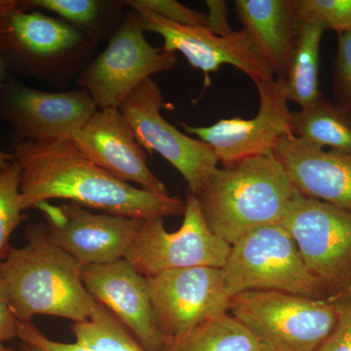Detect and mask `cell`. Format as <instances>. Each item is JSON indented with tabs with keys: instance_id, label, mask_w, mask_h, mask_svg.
Segmentation results:
<instances>
[{
	"instance_id": "cell-1",
	"label": "cell",
	"mask_w": 351,
	"mask_h": 351,
	"mask_svg": "<svg viewBox=\"0 0 351 351\" xmlns=\"http://www.w3.org/2000/svg\"><path fill=\"white\" fill-rule=\"evenodd\" d=\"M21 167L23 210L52 199L134 219L184 215L180 197L158 195L121 181L99 167L71 140L13 145Z\"/></svg>"
},
{
	"instance_id": "cell-2",
	"label": "cell",
	"mask_w": 351,
	"mask_h": 351,
	"mask_svg": "<svg viewBox=\"0 0 351 351\" xmlns=\"http://www.w3.org/2000/svg\"><path fill=\"white\" fill-rule=\"evenodd\" d=\"M27 242L10 248L0 262L14 314L21 322L36 315L66 318L75 322L89 319L95 306L82 281V263L50 239L46 226H29Z\"/></svg>"
},
{
	"instance_id": "cell-3",
	"label": "cell",
	"mask_w": 351,
	"mask_h": 351,
	"mask_svg": "<svg viewBox=\"0 0 351 351\" xmlns=\"http://www.w3.org/2000/svg\"><path fill=\"white\" fill-rule=\"evenodd\" d=\"M298 193L276 157L262 156L217 168L195 196L210 230L232 246L254 230L280 223Z\"/></svg>"
},
{
	"instance_id": "cell-4",
	"label": "cell",
	"mask_w": 351,
	"mask_h": 351,
	"mask_svg": "<svg viewBox=\"0 0 351 351\" xmlns=\"http://www.w3.org/2000/svg\"><path fill=\"white\" fill-rule=\"evenodd\" d=\"M94 39L64 21L0 0V58L16 75L63 80L83 63Z\"/></svg>"
},
{
	"instance_id": "cell-5",
	"label": "cell",
	"mask_w": 351,
	"mask_h": 351,
	"mask_svg": "<svg viewBox=\"0 0 351 351\" xmlns=\"http://www.w3.org/2000/svg\"><path fill=\"white\" fill-rule=\"evenodd\" d=\"M230 313L257 338L263 351H316L337 322L329 300L281 291L233 295Z\"/></svg>"
},
{
	"instance_id": "cell-6",
	"label": "cell",
	"mask_w": 351,
	"mask_h": 351,
	"mask_svg": "<svg viewBox=\"0 0 351 351\" xmlns=\"http://www.w3.org/2000/svg\"><path fill=\"white\" fill-rule=\"evenodd\" d=\"M221 269L232 298L249 291H281L328 299L281 223L263 226L233 244Z\"/></svg>"
},
{
	"instance_id": "cell-7",
	"label": "cell",
	"mask_w": 351,
	"mask_h": 351,
	"mask_svg": "<svg viewBox=\"0 0 351 351\" xmlns=\"http://www.w3.org/2000/svg\"><path fill=\"white\" fill-rule=\"evenodd\" d=\"M144 34L137 12L131 9L107 47L80 71L77 84L99 110H119L143 82L177 66L175 54L154 47Z\"/></svg>"
},
{
	"instance_id": "cell-8",
	"label": "cell",
	"mask_w": 351,
	"mask_h": 351,
	"mask_svg": "<svg viewBox=\"0 0 351 351\" xmlns=\"http://www.w3.org/2000/svg\"><path fill=\"white\" fill-rule=\"evenodd\" d=\"M281 225L328 298L351 287V213L298 193Z\"/></svg>"
},
{
	"instance_id": "cell-9",
	"label": "cell",
	"mask_w": 351,
	"mask_h": 351,
	"mask_svg": "<svg viewBox=\"0 0 351 351\" xmlns=\"http://www.w3.org/2000/svg\"><path fill=\"white\" fill-rule=\"evenodd\" d=\"M230 249V244L210 230L197 198L189 193L181 228L170 232L162 218L144 219L124 258L149 278L188 267L223 269Z\"/></svg>"
},
{
	"instance_id": "cell-10",
	"label": "cell",
	"mask_w": 351,
	"mask_h": 351,
	"mask_svg": "<svg viewBox=\"0 0 351 351\" xmlns=\"http://www.w3.org/2000/svg\"><path fill=\"white\" fill-rule=\"evenodd\" d=\"M138 14L144 32H156L163 38L165 52H180L193 68L205 75L216 73L223 64H230L243 71L255 84L274 80L271 66L258 41L242 27L226 36H218L207 27L176 24L164 19L138 0L122 1Z\"/></svg>"
},
{
	"instance_id": "cell-11",
	"label": "cell",
	"mask_w": 351,
	"mask_h": 351,
	"mask_svg": "<svg viewBox=\"0 0 351 351\" xmlns=\"http://www.w3.org/2000/svg\"><path fill=\"white\" fill-rule=\"evenodd\" d=\"M165 105L160 88L149 78L119 110L145 151L160 154L181 173L189 193L196 195L218 168V158L209 145L182 133L164 119L160 110Z\"/></svg>"
},
{
	"instance_id": "cell-12",
	"label": "cell",
	"mask_w": 351,
	"mask_h": 351,
	"mask_svg": "<svg viewBox=\"0 0 351 351\" xmlns=\"http://www.w3.org/2000/svg\"><path fill=\"white\" fill-rule=\"evenodd\" d=\"M256 86L260 108L254 119H221L207 127L182 124L189 135L211 147L223 166L254 157L274 156L280 141L293 135L294 112L289 108L285 78L274 77Z\"/></svg>"
},
{
	"instance_id": "cell-13",
	"label": "cell",
	"mask_w": 351,
	"mask_h": 351,
	"mask_svg": "<svg viewBox=\"0 0 351 351\" xmlns=\"http://www.w3.org/2000/svg\"><path fill=\"white\" fill-rule=\"evenodd\" d=\"M159 330L166 343L205 321L230 313L223 269L197 267L167 270L147 278Z\"/></svg>"
},
{
	"instance_id": "cell-14",
	"label": "cell",
	"mask_w": 351,
	"mask_h": 351,
	"mask_svg": "<svg viewBox=\"0 0 351 351\" xmlns=\"http://www.w3.org/2000/svg\"><path fill=\"white\" fill-rule=\"evenodd\" d=\"M97 110L82 88L41 91L10 77L0 86V117L13 129L14 144L71 140Z\"/></svg>"
},
{
	"instance_id": "cell-15",
	"label": "cell",
	"mask_w": 351,
	"mask_h": 351,
	"mask_svg": "<svg viewBox=\"0 0 351 351\" xmlns=\"http://www.w3.org/2000/svg\"><path fill=\"white\" fill-rule=\"evenodd\" d=\"M50 239L82 265H104L124 258L143 219L95 213L75 204H38Z\"/></svg>"
},
{
	"instance_id": "cell-16",
	"label": "cell",
	"mask_w": 351,
	"mask_h": 351,
	"mask_svg": "<svg viewBox=\"0 0 351 351\" xmlns=\"http://www.w3.org/2000/svg\"><path fill=\"white\" fill-rule=\"evenodd\" d=\"M82 281L95 302L107 307L147 351L165 346L149 295L147 278L126 258L83 265Z\"/></svg>"
},
{
	"instance_id": "cell-17",
	"label": "cell",
	"mask_w": 351,
	"mask_h": 351,
	"mask_svg": "<svg viewBox=\"0 0 351 351\" xmlns=\"http://www.w3.org/2000/svg\"><path fill=\"white\" fill-rule=\"evenodd\" d=\"M77 149L117 179L167 196V188L149 169L147 154L117 108L97 110L71 138Z\"/></svg>"
},
{
	"instance_id": "cell-18",
	"label": "cell",
	"mask_w": 351,
	"mask_h": 351,
	"mask_svg": "<svg viewBox=\"0 0 351 351\" xmlns=\"http://www.w3.org/2000/svg\"><path fill=\"white\" fill-rule=\"evenodd\" d=\"M274 157L300 195L351 213V154L321 149L294 135L277 145Z\"/></svg>"
},
{
	"instance_id": "cell-19",
	"label": "cell",
	"mask_w": 351,
	"mask_h": 351,
	"mask_svg": "<svg viewBox=\"0 0 351 351\" xmlns=\"http://www.w3.org/2000/svg\"><path fill=\"white\" fill-rule=\"evenodd\" d=\"M237 17L258 41L274 71L285 78L297 38L292 0H237Z\"/></svg>"
},
{
	"instance_id": "cell-20",
	"label": "cell",
	"mask_w": 351,
	"mask_h": 351,
	"mask_svg": "<svg viewBox=\"0 0 351 351\" xmlns=\"http://www.w3.org/2000/svg\"><path fill=\"white\" fill-rule=\"evenodd\" d=\"M297 22V38L285 82L289 101L304 108L323 95L319 91L320 46L326 29L316 23Z\"/></svg>"
},
{
	"instance_id": "cell-21",
	"label": "cell",
	"mask_w": 351,
	"mask_h": 351,
	"mask_svg": "<svg viewBox=\"0 0 351 351\" xmlns=\"http://www.w3.org/2000/svg\"><path fill=\"white\" fill-rule=\"evenodd\" d=\"M293 135L321 149L351 154V117L324 95L294 112Z\"/></svg>"
},
{
	"instance_id": "cell-22",
	"label": "cell",
	"mask_w": 351,
	"mask_h": 351,
	"mask_svg": "<svg viewBox=\"0 0 351 351\" xmlns=\"http://www.w3.org/2000/svg\"><path fill=\"white\" fill-rule=\"evenodd\" d=\"M162 351H263L257 338L232 314L205 321Z\"/></svg>"
},
{
	"instance_id": "cell-23",
	"label": "cell",
	"mask_w": 351,
	"mask_h": 351,
	"mask_svg": "<svg viewBox=\"0 0 351 351\" xmlns=\"http://www.w3.org/2000/svg\"><path fill=\"white\" fill-rule=\"evenodd\" d=\"M77 343L95 351H147L107 307L95 304L89 319L71 325Z\"/></svg>"
},
{
	"instance_id": "cell-24",
	"label": "cell",
	"mask_w": 351,
	"mask_h": 351,
	"mask_svg": "<svg viewBox=\"0 0 351 351\" xmlns=\"http://www.w3.org/2000/svg\"><path fill=\"white\" fill-rule=\"evenodd\" d=\"M17 3L25 10L40 9L55 14L93 39L112 6L110 2L98 0H22Z\"/></svg>"
},
{
	"instance_id": "cell-25",
	"label": "cell",
	"mask_w": 351,
	"mask_h": 351,
	"mask_svg": "<svg viewBox=\"0 0 351 351\" xmlns=\"http://www.w3.org/2000/svg\"><path fill=\"white\" fill-rule=\"evenodd\" d=\"M21 198V167L14 159L7 169L0 172V262L10 250L11 235L23 221Z\"/></svg>"
},
{
	"instance_id": "cell-26",
	"label": "cell",
	"mask_w": 351,
	"mask_h": 351,
	"mask_svg": "<svg viewBox=\"0 0 351 351\" xmlns=\"http://www.w3.org/2000/svg\"><path fill=\"white\" fill-rule=\"evenodd\" d=\"M295 19L319 24L338 34L351 29V0H292Z\"/></svg>"
},
{
	"instance_id": "cell-27",
	"label": "cell",
	"mask_w": 351,
	"mask_h": 351,
	"mask_svg": "<svg viewBox=\"0 0 351 351\" xmlns=\"http://www.w3.org/2000/svg\"><path fill=\"white\" fill-rule=\"evenodd\" d=\"M332 103L351 117V29L339 34L332 75Z\"/></svg>"
},
{
	"instance_id": "cell-28",
	"label": "cell",
	"mask_w": 351,
	"mask_h": 351,
	"mask_svg": "<svg viewBox=\"0 0 351 351\" xmlns=\"http://www.w3.org/2000/svg\"><path fill=\"white\" fill-rule=\"evenodd\" d=\"M336 311L337 322L316 351H351V287L328 298Z\"/></svg>"
},
{
	"instance_id": "cell-29",
	"label": "cell",
	"mask_w": 351,
	"mask_h": 351,
	"mask_svg": "<svg viewBox=\"0 0 351 351\" xmlns=\"http://www.w3.org/2000/svg\"><path fill=\"white\" fill-rule=\"evenodd\" d=\"M138 2L141 5L176 24L207 27L206 14L193 10L175 0H138Z\"/></svg>"
},
{
	"instance_id": "cell-30",
	"label": "cell",
	"mask_w": 351,
	"mask_h": 351,
	"mask_svg": "<svg viewBox=\"0 0 351 351\" xmlns=\"http://www.w3.org/2000/svg\"><path fill=\"white\" fill-rule=\"evenodd\" d=\"M18 339L23 343L36 346L41 351H95L88 346L77 343H61L48 338L32 322L18 324Z\"/></svg>"
},
{
	"instance_id": "cell-31",
	"label": "cell",
	"mask_w": 351,
	"mask_h": 351,
	"mask_svg": "<svg viewBox=\"0 0 351 351\" xmlns=\"http://www.w3.org/2000/svg\"><path fill=\"white\" fill-rule=\"evenodd\" d=\"M18 324L19 320L13 313L5 285L0 277V343L18 339Z\"/></svg>"
},
{
	"instance_id": "cell-32",
	"label": "cell",
	"mask_w": 351,
	"mask_h": 351,
	"mask_svg": "<svg viewBox=\"0 0 351 351\" xmlns=\"http://www.w3.org/2000/svg\"><path fill=\"white\" fill-rule=\"evenodd\" d=\"M206 5L209 10L207 14L208 29L218 36L232 34L233 31L228 24V8L226 2L221 0H207Z\"/></svg>"
},
{
	"instance_id": "cell-33",
	"label": "cell",
	"mask_w": 351,
	"mask_h": 351,
	"mask_svg": "<svg viewBox=\"0 0 351 351\" xmlns=\"http://www.w3.org/2000/svg\"><path fill=\"white\" fill-rule=\"evenodd\" d=\"M8 77V69H7L5 64L0 58V86L6 82ZM13 161V154H4V152H0V172L7 169Z\"/></svg>"
},
{
	"instance_id": "cell-34",
	"label": "cell",
	"mask_w": 351,
	"mask_h": 351,
	"mask_svg": "<svg viewBox=\"0 0 351 351\" xmlns=\"http://www.w3.org/2000/svg\"><path fill=\"white\" fill-rule=\"evenodd\" d=\"M20 350L21 351H41L39 348H36V346L29 345V343H23L21 341L20 343Z\"/></svg>"
},
{
	"instance_id": "cell-35",
	"label": "cell",
	"mask_w": 351,
	"mask_h": 351,
	"mask_svg": "<svg viewBox=\"0 0 351 351\" xmlns=\"http://www.w3.org/2000/svg\"><path fill=\"white\" fill-rule=\"evenodd\" d=\"M0 351H17L14 350L13 348H10V346H4L3 343H0Z\"/></svg>"
}]
</instances>
